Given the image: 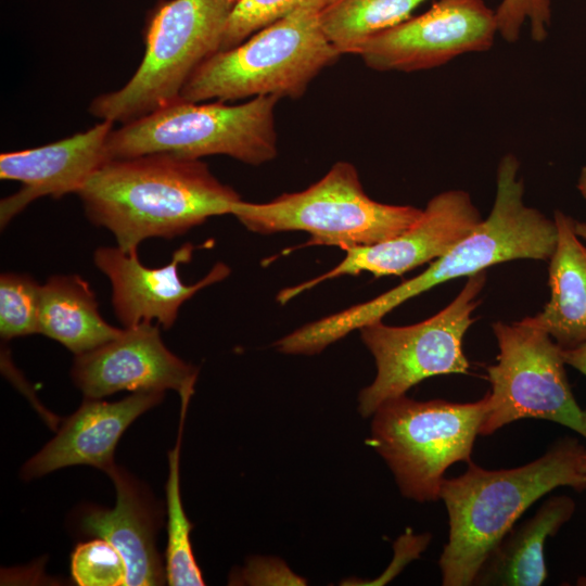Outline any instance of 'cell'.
I'll return each mask as SVG.
<instances>
[{
  "label": "cell",
  "mask_w": 586,
  "mask_h": 586,
  "mask_svg": "<svg viewBox=\"0 0 586 586\" xmlns=\"http://www.w3.org/2000/svg\"><path fill=\"white\" fill-rule=\"evenodd\" d=\"M519 168L520 163L513 154L501 158L492 211L471 234L433 260L417 277L371 301L293 331V348L302 355L318 354L353 330L382 320L404 302L446 281L470 277L496 264L514 259L549 260L557 244V226L553 219L525 205Z\"/></svg>",
  "instance_id": "6da1fadb"
},
{
  "label": "cell",
  "mask_w": 586,
  "mask_h": 586,
  "mask_svg": "<svg viewBox=\"0 0 586 586\" xmlns=\"http://www.w3.org/2000/svg\"><path fill=\"white\" fill-rule=\"evenodd\" d=\"M77 194L88 219L128 253L146 239H173L231 214L241 200L205 163L166 153L111 160Z\"/></svg>",
  "instance_id": "7a4b0ae2"
},
{
  "label": "cell",
  "mask_w": 586,
  "mask_h": 586,
  "mask_svg": "<svg viewBox=\"0 0 586 586\" xmlns=\"http://www.w3.org/2000/svg\"><path fill=\"white\" fill-rule=\"evenodd\" d=\"M584 449L577 438L564 437L524 466L488 470L470 461L462 474L445 477L440 499L449 531L438 560L443 585H473L489 553L546 494L561 486L586 491Z\"/></svg>",
  "instance_id": "3957f363"
},
{
  "label": "cell",
  "mask_w": 586,
  "mask_h": 586,
  "mask_svg": "<svg viewBox=\"0 0 586 586\" xmlns=\"http://www.w3.org/2000/svg\"><path fill=\"white\" fill-rule=\"evenodd\" d=\"M320 11L297 9L240 44L206 59L186 82L180 99L235 101L260 95L297 99L341 53L327 39Z\"/></svg>",
  "instance_id": "277c9868"
},
{
  "label": "cell",
  "mask_w": 586,
  "mask_h": 586,
  "mask_svg": "<svg viewBox=\"0 0 586 586\" xmlns=\"http://www.w3.org/2000/svg\"><path fill=\"white\" fill-rule=\"evenodd\" d=\"M234 0H168L144 28V54L119 89L95 97L89 112L101 120L127 124L180 99L198 67L220 50Z\"/></svg>",
  "instance_id": "5b68a950"
},
{
  "label": "cell",
  "mask_w": 586,
  "mask_h": 586,
  "mask_svg": "<svg viewBox=\"0 0 586 586\" xmlns=\"http://www.w3.org/2000/svg\"><path fill=\"white\" fill-rule=\"evenodd\" d=\"M279 98L260 95L241 104L200 103L178 99L139 119L113 129L110 160L153 153L200 160L227 155L260 165L278 153L275 107Z\"/></svg>",
  "instance_id": "8992f818"
},
{
  "label": "cell",
  "mask_w": 586,
  "mask_h": 586,
  "mask_svg": "<svg viewBox=\"0 0 586 586\" xmlns=\"http://www.w3.org/2000/svg\"><path fill=\"white\" fill-rule=\"evenodd\" d=\"M230 215L252 232L304 231L311 237L307 244L347 250L398 235L420 219L422 209L372 200L355 166L341 161L303 191L267 203L240 200Z\"/></svg>",
  "instance_id": "52a82bcc"
},
{
  "label": "cell",
  "mask_w": 586,
  "mask_h": 586,
  "mask_svg": "<svg viewBox=\"0 0 586 586\" xmlns=\"http://www.w3.org/2000/svg\"><path fill=\"white\" fill-rule=\"evenodd\" d=\"M486 403V394L471 403L403 395L378 407L369 444L392 470L403 496L418 502L440 499L446 470L471 461Z\"/></svg>",
  "instance_id": "ba28073f"
},
{
  "label": "cell",
  "mask_w": 586,
  "mask_h": 586,
  "mask_svg": "<svg viewBox=\"0 0 586 586\" xmlns=\"http://www.w3.org/2000/svg\"><path fill=\"white\" fill-rule=\"evenodd\" d=\"M499 353L487 367L491 391L480 435H491L522 419H542L571 429L586 440V409L571 390L563 348L533 317L493 324Z\"/></svg>",
  "instance_id": "9c48e42d"
},
{
  "label": "cell",
  "mask_w": 586,
  "mask_h": 586,
  "mask_svg": "<svg viewBox=\"0 0 586 586\" xmlns=\"http://www.w3.org/2000/svg\"><path fill=\"white\" fill-rule=\"evenodd\" d=\"M485 282V270L468 277L445 308L421 322L393 327L378 320L359 329L377 366L373 382L358 396V411L364 418L428 378L469 372L462 342L474 322L472 314Z\"/></svg>",
  "instance_id": "30bf717a"
},
{
  "label": "cell",
  "mask_w": 586,
  "mask_h": 586,
  "mask_svg": "<svg viewBox=\"0 0 586 586\" xmlns=\"http://www.w3.org/2000/svg\"><path fill=\"white\" fill-rule=\"evenodd\" d=\"M498 34L484 0H435L424 13L371 37L358 55L375 71L417 72L488 50Z\"/></svg>",
  "instance_id": "8fae6325"
},
{
  "label": "cell",
  "mask_w": 586,
  "mask_h": 586,
  "mask_svg": "<svg viewBox=\"0 0 586 586\" xmlns=\"http://www.w3.org/2000/svg\"><path fill=\"white\" fill-rule=\"evenodd\" d=\"M483 218L468 192L448 190L433 196L420 219L409 229L383 242L345 250V258L323 275L281 290L277 301L285 304L298 294L341 276L370 272L374 277L402 276L435 260L471 234Z\"/></svg>",
  "instance_id": "7c38bea8"
},
{
  "label": "cell",
  "mask_w": 586,
  "mask_h": 586,
  "mask_svg": "<svg viewBox=\"0 0 586 586\" xmlns=\"http://www.w3.org/2000/svg\"><path fill=\"white\" fill-rule=\"evenodd\" d=\"M71 375L85 398L120 391L174 390L181 400L194 393L199 370L164 344L158 324L143 321L90 352L76 355Z\"/></svg>",
  "instance_id": "4fadbf2b"
},
{
  "label": "cell",
  "mask_w": 586,
  "mask_h": 586,
  "mask_svg": "<svg viewBox=\"0 0 586 586\" xmlns=\"http://www.w3.org/2000/svg\"><path fill=\"white\" fill-rule=\"evenodd\" d=\"M114 124L104 119L86 131L55 142L1 153L0 178L21 183L18 191L0 202L1 228L37 199L77 194L90 177L111 161L107 140Z\"/></svg>",
  "instance_id": "5bb4252c"
},
{
  "label": "cell",
  "mask_w": 586,
  "mask_h": 586,
  "mask_svg": "<svg viewBox=\"0 0 586 586\" xmlns=\"http://www.w3.org/2000/svg\"><path fill=\"white\" fill-rule=\"evenodd\" d=\"M193 251L191 243H184L175 251L170 263L158 268L142 265L137 251L128 253L118 246L94 251L93 262L111 282L114 313L124 328L156 320L158 326L170 329L186 301L229 276V266L217 263L196 283H183L179 268L192 258Z\"/></svg>",
  "instance_id": "9a60e30c"
},
{
  "label": "cell",
  "mask_w": 586,
  "mask_h": 586,
  "mask_svg": "<svg viewBox=\"0 0 586 586\" xmlns=\"http://www.w3.org/2000/svg\"><path fill=\"white\" fill-rule=\"evenodd\" d=\"M107 475L116 491L115 506L82 508L77 517L79 532L107 540L122 553L128 569L126 586L164 585L165 559L156 546L163 522L161 506L150 489L126 469L116 464Z\"/></svg>",
  "instance_id": "2e32d148"
},
{
  "label": "cell",
  "mask_w": 586,
  "mask_h": 586,
  "mask_svg": "<svg viewBox=\"0 0 586 586\" xmlns=\"http://www.w3.org/2000/svg\"><path fill=\"white\" fill-rule=\"evenodd\" d=\"M164 395L162 391H140L118 402L85 398L54 437L24 463L22 479L42 477L77 464L107 473L116 466L114 453L120 436L139 416L158 405Z\"/></svg>",
  "instance_id": "e0dca14e"
},
{
  "label": "cell",
  "mask_w": 586,
  "mask_h": 586,
  "mask_svg": "<svg viewBox=\"0 0 586 586\" xmlns=\"http://www.w3.org/2000/svg\"><path fill=\"white\" fill-rule=\"evenodd\" d=\"M558 238L549 264L550 300L533 317L563 349L586 342V245L575 231V221L556 211Z\"/></svg>",
  "instance_id": "ac0fdd59"
},
{
  "label": "cell",
  "mask_w": 586,
  "mask_h": 586,
  "mask_svg": "<svg viewBox=\"0 0 586 586\" xmlns=\"http://www.w3.org/2000/svg\"><path fill=\"white\" fill-rule=\"evenodd\" d=\"M575 501L549 497L537 512L513 526L489 553L473 585L539 586L547 579L545 546L572 518Z\"/></svg>",
  "instance_id": "d6986e66"
},
{
  "label": "cell",
  "mask_w": 586,
  "mask_h": 586,
  "mask_svg": "<svg viewBox=\"0 0 586 586\" xmlns=\"http://www.w3.org/2000/svg\"><path fill=\"white\" fill-rule=\"evenodd\" d=\"M39 333L80 355L117 337L123 329L107 323L95 294L78 275H54L41 284Z\"/></svg>",
  "instance_id": "ffe728a7"
},
{
  "label": "cell",
  "mask_w": 586,
  "mask_h": 586,
  "mask_svg": "<svg viewBox=\"0 0 586 586\" xmlns=\"http://www.w3.org/2000/svg\"><path fill=\"white\" fill-rule=\"evenodd\" d=\"M426 0H334L319 13L321 28L341 53L358 54L373 36L411 17Z\"/></svg>",
  "instance_id": "44dd1931"
},
{
  "label": "cell",
  "mask_w": 586,
  "mask_h": 586,
  "mask_svg": "<svg viewBox=\"0 0 586 586\" xmlns=\"http://www.w3.org/2000/svg\"><path fill=\"white\" fill-rule=\"evenodd\" d=\"M188 403L181 404L180 423L175 447L168 453V477L166 482L167 547L165 570L167 583L171 586H203L202 572L195 561L190 542L193 527L188 520L180 494V447Z\"/></svg>",
  "instance_id": "7402d4cb"
},
{
  "label": "cell",
  "mask_w": 586,
  "mask_h": 586,
  "mask_svg": "<svg viewBox=\"0 0 586 586\" xmlns=\"http://www.w3.org/2000/svg\"><path fill=\"white\" fill-rule=\"evenodd\" d=\"M40 289L41 284L29 275H1L0 334L3 340L39 333Z\"/></svg>",
  "instance_id": "603a6c76"
},
{
  "label": "cell",
  "mask_w": 586,
  "mask_h": 586,
  "mask_svg": "<svg viewBox=\"0 0 586 586\" xmlns=\"http://www.w3.org/2000/svg\"><path fill=\"white\" fill-rule=\"evenodd\" d=\"M334 0H237L222 36L220 50L233 48L267 25L297 9L323 10Z\"/></svg>",
  "instance_id": "cb8c5ba5"
},
{
  "label": "cell",
  "mask_w": 586,
  "mask_h": 586,
  "mask_svg": "<svg viewBox=\"0 0 586 586\" xmlns=\"http://www.w3.org/2000/svg\"><path fill=\"white\" fill-rule=\"evenodd\" d=\"M71 573L79 586H125L128 569L124 557L111 543L93 538L75 547Z\"/></svg>",
  "instance_id": "d4e9b609"
},
{
  "label": "cell",
  "mask_w": 586,
  "mask_h": 586,
  "mask_svg": "<svg viewBox=\"0 0 586 586\" xmlns=\"http://www.w3.org/2000/svg\"><path fill=\"white\" fill-rule=\"evenodd\" d=\"M498 34L508 42L519 39L523 25L530 22L534 41L548 36L551 24L550 0H501L495 10Z\"/></svg>",
  "instance_id": "484cf974"
},
{
  "label": "cell",
  "mask_w": 586,
  "mask_h": 586,
  "mask_svg": "<svg viewBox=\"0 0 586 586\" xmlns=\"http://www.w3.org/2000/svg\"><path fill=\"white\" fill-rule=\"evenodd\" d=\"M232 584L249 585H305L306 581L293 573L276 558H251L239 573H233Z\"/></svg>",
  "instance_id": "4316f807"
},
{
  "label": "cell",
  "mask_w": 586,
  "mask_h": 586,
  "mask_svg": "<svg viewBox=\"0 0 586 586\" xmlns=\"http://www.w3.org/2000/svg\"><path fill=\"white\" fill-rule=\"evenodd\" d=\"M563 357L566 365L586 375V342L576 347L563 349Z\"/></svg>",
  "instance_id": "83f0119b"
},
{
  "label": "cell",
  "mask_w": 586,
  "mask_h": 586,
  "mask_svg": "<svg viewBox=\"0 0 586 586\" xmlns=\"http://www.w3.org/2000/svg\"><path fill=\"white\" fill-rule=\"evenodd\" d=\"M577 189L583 198L586 199V165L581 170L577 181Z\"/></svg>",
  "instance_id": "f1b7e54d"
},
{
  "label": "cell",
  "mask_w": 586,
  "mask_h": 586,
  "mask_svg": "<svg viewBox=\"0 0 586 586\" xmlns=\"http://www.w3.org/2000/svg\"><path fill=\"white\" fill-rule=\"evenodd\" d=\"M575 231L578 237L586 239V222L575 221Z\"/></svg>",
  "instance_id": "f546056e"
},
{
  "label": "cell",
  "mask_w": 586,
  "mask_h": 586,
  "mask_svg": "<svg viewBox=\"0 0 586 586\" xmlns=\"http://www.w3.org/2000/svg\"><path fill=\"white\" fill-rule=\"evenodd\" d=\"M583 467H584V470L586 471V447L583 451Z\"/></svg>",
  "instance_id": "4dcf8cb0"
},
{
  "label": "cell",
  "mask_w": 586,
  "mask_h": 586,
  "mask_svg": "<svg viewBox=\"0 0 586 586\" xmlns=\"http://www.w3.org/2000/svg\"><path fill=\"white\" fill-rule=\"evenodd\" d=\"M234 1H237V0H234Z\"/></svg>",
  "instance_id": "1f68e13d"
}]
</instances>
